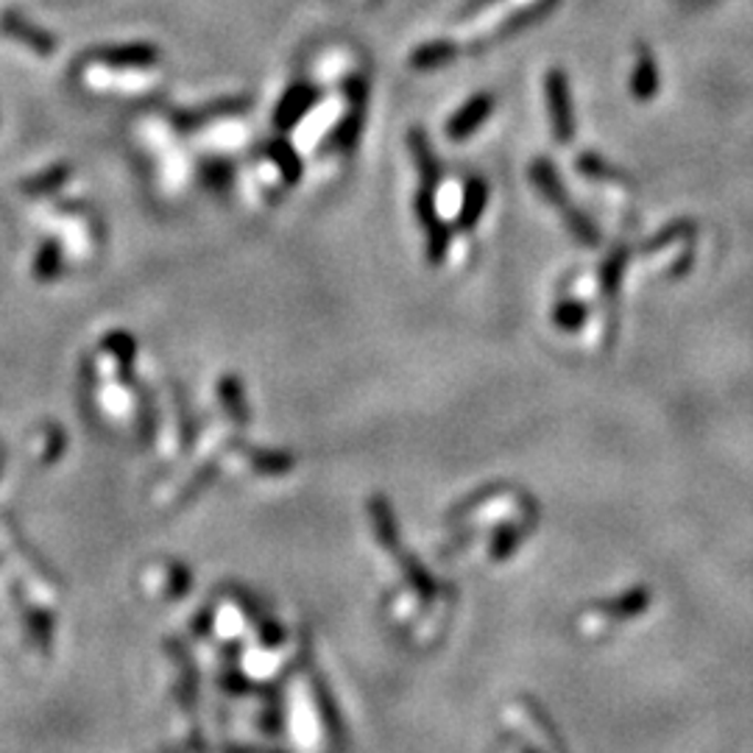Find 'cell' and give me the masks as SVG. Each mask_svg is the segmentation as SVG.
Instances as JSON below:
<instances>
[{"mask_svg":"<svg viewBox=\"0 0 753 753\" xmlns=\"http://www.w3.org/2000/svg\"><path fill=\"white\" fill-rule=\"evenodd\" d=\"M98 60L113 67H151L159 62V51L148 42H131V45L104 47Z\"/></svg>","mask_w":753,"mask_h":753,"instance_id":"52a82bcc","label":"cell"},{"mask_svg":"<svg viewBox=\"0 0 753 753\" xmlns=\"http://www.w3.org/2000/svg\"><path fill=\"white\" fill-rule=\"evenodd\" d=\"M491 109H495V98H491L489 93L471 95L447 124V135L453 137V140H466V137L475 135V131L486 124Z\"/></svg>","mask_w":753,"mask_h":753,"instance_id":"3957f363","label":"cell"},{"mask_svg":"<svg viewBox=\"0 0 753 753\" xmlns=\"http://www.w3.org/2000/svg\"><path fill=\"white\" fill-rule=\"evenodd\" d=\"M692 230H694V226L689 224V221H678V224L665 226V230H661L659 235L650 237V241L645 243V252H656V248H665L667 243L681 241V237H689V235H692Z\"/></svg>","mask_w":753,"mask_h":753,"instance_id":"d6986e66","label":"cell"},{"mask_svg":"<svg viewBox=\"0 0 753 753\" xmlns=\"http://www.w3.org/2000/svg\"><path fill=\"white\" fill-rule=\"evenodd\" d=\"M424 232H427V259L429 263H442L449 246V230L442 221H436V224H429Z\"/></svg>","mask_w":753,"mask_h":753,"instance_id":"ac0fdd59","label":"cell"},{"mask_svg":"<svg viewBox=\"0 0 753 753\" xmlns=\"http://www.w3.org/2000/svg\"><path fill=\"white\" fill-rule=\"evenodd\" d=\"M495 0H469L466 3V12H482V9H489Z\"/></svg>","mask_w":753,"mask_h":753,"instance_id":"cb8c5ba5","label":"cell"},{"mask_svg":"<svg viewBox=\"0 0 753 753\" xmlns=\"http://www.w3.org/2000/svg\"><path fill=\"white\" fill-rule=\"evenodd\" d=\"M577 171L586 173V177L592 179H617V171L608 168V162H603L595 153H581V157H577Z\"/></svg>","mask_w":753,"mask_h":753,"instance_id":"44dd1931","label":"cell"},{"mask_svg":"<svg viewBox=\"0 0 753 753\" xmlns=\"http://www.w3.org/2000/svg\"><path fill=\"white\" fill-rule=\"evenodd\" d=\"M458 56V45L449 40H436V42H424L418 45L416 51L411 53V67L416 71H433V67H442L447 62H453Z\"/></svg>","mask_w":753,"mask_h":753,"instance_id":"9c48e42d","label":"cell"},{"mask_svg":"<svg viewBox=\"0 0 753 753\" xmlns=\"http://www.w3.org/2000/svg\"><path fill=\"white\" fill-rule=\"evenodd\" d=\"M411 148H413V157H416L418 173H422L424 190H433V184H436V177H438V162H436L433 148H429V140L418 129L411 131Z\"/></svg>","mask_w":753,"mask_h":753,"instance_id":"30bf717a","label":"cell"},{"mask_svg":"<svg viewBox=\"0 0 753 753\" xmlns=\"http://www.w3.org/2000/svg\"><path fill=\"white\" fill-rule=\"evenodd\" d=\"M316 100L318 89L312 87V84H294V87L283 95V100H279L277 113H274V124H277L279 129H290V126H296L305 118V113L316 104Z\"/></svg>","mask_w":753,"mask_h":753,"instance_id":"277c9868","label":"cell"},{"mask_svg":"<svg viewBox=\"0 0 753 753\" xmlns=\"http://www.w3.org/2000/svg\"><path fill=\"white\" fill-rule=\"evenodd\" d=\"M272 153H274V159H279V168H283L285 179H290V182L299 179V173H301L299 157H296V151L288 146V142H274Z\"/></svg>","mask_w":753,"mask_h":753,"instance_id":"ffe728a7","label":"cell"},{"mask_svg":"<svg viewBox=\"0 0 753 753\" xmlns=\"http://www.w3.org/2000/svg\"><path fill=\"white\" fill-rule=\"evenodd\" d=\"M486 199H489V190H486V182L482 179H471L469 188H466V199H464V210H460V226L469 230L480 221L482 206H486Z\"/></svg>","mask_w":753,"mask_h":753,"instance_id":"8fae6325","label":"cell"},{"mask_svg":"<svg viewBox=\"0 0 753 753\" xmlns=\"http://www.w3.org/2000/svg\"><path fill=\"white\" fill-rule=\"evenodd\" d=\"M530 179H533L535 190L564 215L566 226H570V232L577 241L586 243V246H597V243H601V230H597V224L588 219V215H583L581 210H575V204H572L570 195H566L564 184H561L559 173L550 166V159H535L533 168H530Z\"/></svg>","mask_w":753,"mask_h":753,"instance_id":"6da1fadb","label":"cell"},{"mask_svg":"<svg viewBox=\"0 0 753 753\" xmlns=\"http://www.w3.org/2000/svg\"><path fill=\"white\" fill-rule=\"evenodd\" d=\"M3 31H7V34H12L14 40L31 45L36 53H42V56H51L53 47H56V40H53L51 34H45V31L36 29V25H31L29 20H23L20 14H14V12H9L7 18H3Z\"/></svg>","mask_w":753,"mask_h":753,"instance_id":"ba28073f","label":"cell"},{"mask_svg":"<svg viewBox=\"0 0 753 753\" xmlns=\"http://www.w3.org/2000/svg\"><path fill=\"white\" fill-rule=\"evenodd\" d=\"M555 3H559V0H533L530 7H524L522 12H517L513 18H508L506 23H502L500 34H513V31L524 29V25L535 23V20H542L544 14L555 7Z\"/></svg>","mask_w":753,"mask_h":753,"instance_id":"5bb4252c","label":"cell"},{"mask_svg":"<svg viewBox=\"0 0 753 753\" xmlns=\"http://www.w3.org/2000/svg\"><path fill=\"white\" fill-rule=\"evenodd\" d=\"M254 466H257L259 471H265V475H279V471H288L290 466H294V458L290 455H265V458H259V455H254Z\"/></svg>","mask_w":753,"mask_h":753,"instance_id":"603a6c76","label":"cell"},{"mask_svg":"<svg viewBox=\"0 0 753 753\" xmlns=\"http://www.w3.org/2000/svg\"><path fill=\"white\" fill-rule=\"evenodd\" d=\"M221 400H224L226 411L232 413V416L237 418V422H246L248 418V411H246V402H243V391H241V383H237L235 376H224L221 380Z\"/></svg>","mask_w":753,"mask_h":753,"instance_id":"2e32d148","label":"cell"},{"mask_svg":"<svg viewBox=\"0 0 753 753\" xmlns=\"http://www.w3.org/2000/svg\"><path fill=\"white\" fill-rule=\"evenodd\" d=\"M360 124H363V118H360V106H354L352 113L347 115V120H343L341 126H338L336 131V142L341 148H352L354 140H358L360 135Z\"/></svg>","mask_w":753,"mask_h":753,"instance_id":"7402d4cb","label":"cell"},{"mask_svg":"<svg viewBox=\"0 0 753 753\" xmlns=\"http://www.w3.org/2000/svg\"><path fill=\"white\" fill-rule=\"evenodd\" d=\"M630 93L636 100H654L659 93V65H656V56L648 47H639L634 62V73H630Z\"/></svg>","mask_w":753,"mask_h":753,"instance_id":"8992f818","label":"cell"},{"mask_svg":"<svg viewBox=\"0 0 753 753\" xmlns=\"http://www.w3.org/2000/svg\"><path fill=\"white\" fill-rule=\"evenodd\" d=\"M553 321H555V327H559V330L577 332L583 325H586V307H583L581 301H575V299H561L559 305H555Z\"/></svg>","mask_w":753,"mask_h":753,"instance_id":"4fadbf2b","label":"cell"},{"mask_svg":"<svg viewBox=\"0 0 753 753\" xmlns=\"http://www.w3.org/2000/svg\"><path fill=\"white\" fill-rule=\"evenodd\" d=\"M371 513H374V524H376V530H380V539H383L385 548H394L396 544V522H394V513H391L389 502L374 500L371 502Z\"/></svg>","mask_w":753,"mask_h":753,"instance_id":"e0dca14e","label":"cell"},{"mask_svg":"<svg viewBox=\"0 0 753 753\" xmlns=\"http://www.w3.org/2000/svg\"><path fill=\"white\" fill-rule=\"evenodd\" d=\"M248 100L246 98H226V100H215V104L210 106H201V109H195V113H182L177 118V124L182 126V129H190V126L195 124H204V120H210L212 115H224V113H237V109H243Z\"/></svg>","mask_w":753,"mask_h":753,"instance_id":"7c38bea8","label":"cell"},{"mask_svg":"<svg viewBox=\"0 0 753 753\" xmlns=\"http://www.w3.org/2000/svg\"><path fill=\"white\" fill-rule=\"evenodd\" d=\"M650 601H654V595H650L648 588L630 586V588H625L623 595L612 597V601H603L601 606H597V612H601L603 617H612V619H619V623H625V619H636L648 612Z\"/></svg>","mask_w":753,"mask_h":753,"instance_id":"5b68a950","label":"cell"},{"mask_svg":"<svg viewBox=\"0 0 753 753\" xmlns=\"http://www.w3.org/2000/svg\"><path fill=\"white\" fill-rule=\"evenodd\" d=\"M625 263H628V248H617V252L608 254V259L603 263V274H601V285L608 296L617 294L619 283H623V272Z\"/></svg>","mask_w":753,"mask_h":753,"instance_id":"9a60e30c","label":"cell"},{"mask_svg":"<svg viewBox=\"0 0 753 753\" xmlns=\"http://www.w3.org/2000/svg\"><path fill=\"white\" fill-rule=\"evenodd\" d=\"M544 93H548V109L550 124H553V135L561 146L572 142L575 137V106H572L570 78L564 71L553 67L544 78Z\"/></svg>","mask_w":753,"mask_h":753,"instance_id":"7a4b0ae2","label":"cell"}]
</instances>
